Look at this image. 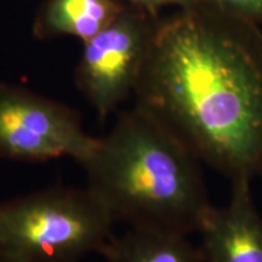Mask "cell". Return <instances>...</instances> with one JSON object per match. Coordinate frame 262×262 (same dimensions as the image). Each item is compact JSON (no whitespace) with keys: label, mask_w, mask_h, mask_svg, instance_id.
<instances>
[{"label":"cell","mask_w":262,"mask_h":262,"mask_svg":"<svg viewBox=\"0 0 262 262\" xmlns=\"http://www.w3.org/2000/svg\"><path fill=\"white\" fill-rule=\"evenodd\" d=\"M202 163L231 182L262 172V31L194 4L159 22L135 90Z\"/></svg>","instance_id":"1"},{"label":"cell","mask_w":262,"mask_h":262,"mask_svg":"<svg viewBox=\"0 0 262 262\" xmlns=\"http://www.w3.org/2000/svg\"><path fill=\"white\" fill-rule=\"evenodd\" d=\"M80 166L116 224L188 237L211 206L201 159L137 104L96 137Z\"/></svg>","instance_id":"2"},{"label":"cell","mask_w":262,"mask_h":262,"mask_svg":"<svg viewBox=\"0 0 262 262\" xmlns=\"http://www.w3.org/2000/svg\"><path fill=\"white\" fill-rule=\"evenodd\" d=\"M116 221L89 188L52 186L0 203V257L79 262L101 254Z\"/></svg>","instance_id":"3"},{"label":"cell","mask_w":262,"mask_h":262,"mask_svg":"<svg viewBox=\"0 0 262 262\" xmlns=\"http://www.w3.org/2000/svg\"><path fill=\"white\" fill-rule=\"evenodd\" d=\"M136 6H125L108 27L84 42L75 84L101 120L135 94L159 22Z\"/></svg>","instance_id":"4"},{"label":"cell","mask_w":262,"mask_h":262,"mask_svg":"<svg viewBox=\"0 0 262 262\" xmlns=\"http://www.w3.org/2000/svg\"><path fill=\"white\" fill-rule=\"evenodd\" d=\"M95 142L71 107L0 84V158L24 163L71 158L80 164Z\"/></svg>","instance_id":"5"},{"label":"cell","mask_w":262,"mask_h":262,"mask_svg":"<svg viewBox=\"0 0 262 262\" xmlns=\"http://www.w3.org/2000/svg\"><path fill=\"white\" fill-rule=\"evenodd\" d=\"M250 180L232 182L225 206H210L199 226L202 262H262V217Z\"/></svg>","instance_id":"6"},{"label":"cell","mask_w":262,"mask_h":262,"mask_svg":"<svg viewBox=\"0 0 262 262\" xmlns=\"http://www.w3.org/2000/svg\"><path fill=\"white\" fill-rule=\"evenodd\" d=\"M124 8L122 0H48L34 33L40 39L71 35L85 42L112 24Z\"/></svg>","instance_id":"7"},{"label":"cell","mask_w":262,"mask_h":262,"mask_svg":"<svg viewBox=\"0 0 262 262\" xmlns=\"http://www.w3.org/2000/svg\"><path fill=\"white\" fill-rule=\"evenodd\" d=\"M101 255L106 262H202L188 237L148 228L129 227L114 235Z\"/></svg>","instance_id":"8"},{"label":"cell","mask_w":262,"mask_h":262,"mask_svg":"<svg viewBox=\"0 0 262 262\" xmlns=\"http://www.w3.org/2000/svg\"><path fill=\"white\" fill-rule=\"evenodd\" d=\"M222 15L262 27V0H194Z\"/></svg>","instance_id":"9"},{"label":"cell","mask_w":262,"mask_h":262,"mask_svg":"<svg viewBox=\"0 0 262 262\" xmlns=\"http://www.w3.org/2000/svg\"><path fill=\"white\" fill-rule=\"evenodd\" d=\"M122 2L129 3L130 5L145 10L149 14L156 15L159 9L165 6H175V8L183 9L194 5V0H122Z\"/></svg>","instance_id":"10"},{"label":"cell","mask_w":262,"mask_h":262,"mask_svg":"<svg viewBox=\"0 0 262 262\" xmlns=\"http://www.w3.org/2000/svg\"><path fill=\"white\" fill-rule=\"evenodd\" d=\"M0 262H9V261H6V260H4V258L0 257Z\"/></svg>","instance_id":"11"}]
</instances>
